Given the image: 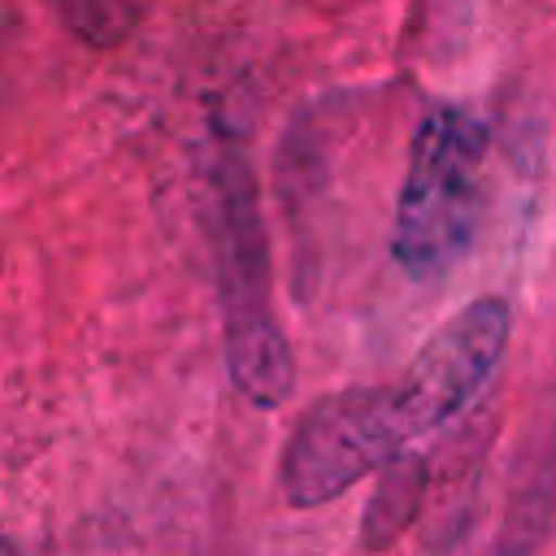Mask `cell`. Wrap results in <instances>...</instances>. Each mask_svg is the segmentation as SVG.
I'll return each instance as SVG.
<instances>
[{
	"mask_svg": "<svg viewBox=\"0 0 556 556\" xmlns=\"http://www.w3.org/2000/svg\"><path fill=\"white\" fill-rule=\"evenodd\" d=\"M213 256L226 308V365L256 408L291 395L295 361L269 304V252L248 161L226 156L213 174Z\"/></svg>",
	"mask_w": 556,
	"mask_h": 556,
	"instance_id": "cell-1",
	"label": "cell"
},
{
	"mask_svg": "<svg viewBox=\"0 0 556 556\" xmlns=\"http://www.w3.org/2000/svg\"><path fill=\"white\" fill-rule=\"evenodd\" d=\"M482 161L486 130L473 113L443 104L421 117L391 230V252L408 278H439L469 252L482 213Z\"/></svg>",
	"mask_w": 556,
	"mask_h": 556,
	"instance_id": "cell-2",
	"label": "cell"
},
{
	"mask_svg": "<svg viewBox=\"0 0 556 556\" xmlns=\"http://www.w3.org/2000/svg\"><path fill=\"white\" fill-rule=\"evenodd\" d=\"M413 439L395 387H348L330 391L287 439L282 452V495L295 508H317L343 495L365 473L382 469Z\"/></svg>",
	"mask_w": 556,
	"mask_h": 556,
	"instance_id": "cell-3",
	"label": "cell"
},
{
	"mask_svg": "<svg viewBox=\"0 0 556 556\" xmlns=\"http://www.w3.org/2000/svg\"><path fill=\"white\" fill-rule=\"evenodd\" d=\"M508 330H513L508 300L486 295V300L465 304L452 321H443L421 343V352L408 361L404 378L395 382V395H400V408L413 434L434 430L439 421L456 417L482 391V382L495 374L504 356Z\"/></svg>",
	"mask_w": 556,
	"mask_h": 556,
	"instance_id": "cell-4",
	"label": "cell"
},
{
	"mask_svg": "<svg viewBox=\"0 0 556 556\" xmlns=\"http://www.w3.org/2000/svg\"><path fill=\"white\" fill-rule=\"evenodd\" d=\"M421 491H426V465L417 452H400L382 465V482L365 508V526H361V543L365 547H391L408 521L417 517V504H421Z\"/></svg>",
	"mask_w": 556,
	"mask_h": 556,
	"instance_id": "cell-5",
	"label": "cell"
},
{
	"mask_svg": "<svg viewBox=\"0 0 556 556\" xmlns=\"http://www.w3.org/2000/svg\"><path fill=\"white\" fill-rule=\"evenodd\" d=\"M61 26L87 43V48H113L117 39L130 35L139 4L135 0H52Z\"/></svg>",
	"mask_w": 556,
	"mask_h": 556,
	"instance_id": "cell-6",
	"label": "cell"
}]
</instances>
